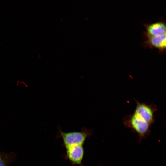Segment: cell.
I'll return each instance as SVG.
<instances>
[{
	"label": "cell",
	"instance_id": "5b68a950",
	"mask_svg": "<svg viewBox=\"0 0 166 166\" xmlns=\"http://www.w3.org/2000/svg\"><path fill=\"white\" fill-rule=\"evenodd\" d=\"M143 45L145 48L158 49L160 53H164L166 50V33L144 38Z\"/></svg>",
	"mask_w": 166,
	"mask_h": 166
},
{
	"label": "cell",
	"instance_id": "8992f818",
	"mask_svg": "<svg viewBox=\"0 0 166 166\" xmlns=\"http://www.w3.org/2000/svg\"><path fill=\"white\" fill-rule=\"evenodd\" d=\"M145 31L144 32V38L166 33V25L163 18H160L156 22L144 24Z\"/></svg>",
	"mask_w": 166,
	"mask_h": 166
},
{
	"label": "cell",
	"instance_id": "7a4b0ae2",
	"mask_svg": "<svg viewBox=\"0 0 166 166\" xmlns=\"http://www.w3.org/2000/svg\"><path fill=\"white\" fill-rule=\"evenodd\" d=\"M56 139L61 138L63 140V146L65 148L78 145H83L86 140L92 135V130L87 129L83 127L80 132H65L62 131L60 127Z\"/></svg>",
	"mask_w": 166,
	"mask_h": 166
},
{
	"label": "cell",
	"instance_id": "3957f363",
	"mask_svg": "<svg viewBox=\"0 0 166 166\" xmlns=\"http://www.w3.org/2000/svg\"><path fill=\"white\" fill-rule=\"evenodd\" d=\"M136 106L133 113L152 125L155 122V113L157 110L156 105L147 104L135 100Z\"/></svg>",
	"mask_w": 166,
	"mask_h": 166
},
{
	"label": "cell",
	"instance_id": "277c9868",
	"mask_svg": "<svg viewBox=\"0 0 166 166\" xmlns=\"http://www.w3.org/2000/svg\"><path fill=\"white\" fill-rule=\"evenodd\" d=\"M83 145H78L65 148V159L75 166H83L82 161L84 155Z\"/></svg>",
	"mask_w": 166,
	"mask_h": 166
},
{
	"label": "cell",
	"instance_id": "52a82bcc",
	"mask_svg": "<svg viewBox=\"0 0 166 166\" xmlns=\"http://www.w3.org/2000/svg\"><path fill=\"white\" fill-rule=\"evenodd\" d=\"M10 160L8 155L0 153V166H7Z\"/></svg>",
	"mask_w": 166,
	"mask_h": 166
},
{
	"label": "cell",
	"instance_id": "6da1fadb",
	"mask_svg": "<svg viewBox=\"0 0 166 166\" xmlns=\"http://www.w3.org/2000/svg\"><path fill=\"white\" fill-rule=\"evenodd\" d=\"M123 122L125 127L130 128L137 134L139 142L146 139L151 134V125L134 113L124 117Z\"/></svg>",
	"mask_w": 166,
	"mask_h": 166
}]
</instances>
